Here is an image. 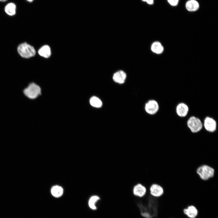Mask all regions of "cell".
<instances>
[{
    "label": "cell",
    "instance_id": "cell-22",
    "mask_svg": "<svg viewBox=\"0 0 218 218\" xmlns=\"http://www.w3.org/2000/svg\"><path fill=\"white\" fill-rule=\"evenodd\" d=\"M7 0H0V2H4L7 1Z\"/></svg>",
    "mask_w": 218,
    "mask_h": 218
},
{
    "label": "cell",
    "instance_id": "cell-14",
    "mask_svg": "<svg viewBox=\"0 0 218 218\" xmlns=\"http://www.w3.org/2000/svg\"><path fill=\"white\" fill-rule=\"evenodd\" d=\"M38 53L41 56L45 58H48L51 55V49L48 45H44L38 50Z\"/></svg>",
    "mask_w": 218,
    "mask_h": 218
},
{
    "label": "cell",
    "instance_id": "cell-12",
    "mask_svg": "<svg viewBox=\"0 0 218 218\" xmlns=\"http://www.w3.org/2000/svg\"><path fill=\"white\" fill-rule=\"evenodd\" d=\"M185 7L188 11L193 12L199 9L200 5L198 2L196 0H188L186 2Z\"/></svg>",
    "mask_w": 218,
    "mask_h": 218
},
{
    "label": "cell",
    "instance_id": "cell-15",
    "mask_svg": "<svg viewBox=\"0 0 218 218\" xmlns=\"http://www.w3.org/2000/svg\"><path fill=\"white\" fill-rule=\"evenodd\" d=\"M101 199L98 196L94 195L91 196L88 201V206L89 208L93 210H96L97 209L96 203Z\"/></svg>",
    "mask_w": 218,
    "mask_h": 218
},
{
    "label": "cell",
    "instance_id": "cell-6",
    "mask_svg": "<svg viewBox=\"0 0 218 218\" xmlns=\"http://www.w3.org/2000/svg\"><path fill=\"white\" fill-rule=\"evenodd\" d=\"M149 191L150 194L155 197H159L164 193V189L160 185L153 183L149 187Z\"/></svg>",
    "mask_w": 218,
    "mask_h": 218
},
{
    "label": "cell",
    "instance_id": "cell-20",
    "mask_svg": "<svg viewBox=\"0 0 218 218\" xmlns=\"http://www.w3.org/2000/svg\"><path fill=\"white\" fill-rule=\"evenodd\" d=\"M168 3L171 6L175 7L178 4L179 0H167Z\"/></svg>",
    "mask_w": 218,
    "mask_h": 218
},
{
    "label": "cell",
    "instance_id": "cell-17",
    "mask_svg": "<svg viewBox=\"0 0 218 218\" xmlns=\"http://www.w3.org/2000/svg\"><path fill=\"white\" fill-rule=\"evenodd\" d=\"M152 51L156 54H160L163 51V48L160 42L156 41L152 45L151 48Z\"/></svg>",
    "mask_w": 218,
    "mask_h": 218
},
{
    "label": "cell",
    "instance_id": "cell-18",
    "mask_svg": "<svg viewBox=\"0 0 218 218\" xmlns=\"http://www.w3.org/2000/svg\"><path fill=\"white\" fill-rule=\"evenodd\" d=\"M5 12L8 15L12 16L15 14L16 6L12 3L8 4L5 7Z\"/></svg>",
    "mask_w": 218,
    "mask_h": 218
},
{
    "label": "cell",
    "instance_id": "cell-23",
    "mask_svg": "<svg viewBox=\"0 0 218 218\" xmlns=\"http://www.w3.org/2000/svg\"><path fill=\"white\" fill-rule=\"evenodd\" d=\"M26 0L29 2H32L33 0Z\"/></svg>",
    "mask_w": 218,
    "mask_h": 218
},
{
    "label": "cell",
    "instance_id": "cell-19",
    "mask_svg": "<svg viewBox=\"0 0 218 218\" xmlns=\"http://www.w3.org/2000/svg\"><path fill=\"white\" fill-rule=\"evenodd\" d=\"M90 103L92 106L97 108L101 107L102 105L101 100L95 96L92 97L90 98Z\"/></svg>",
    "mask_w": 218,
    "mask_h": 218
},
{
    "label": "cell",
    "instance_id": "cell-4",
    "mask_svg": "<svg viewBox=\"0 0 218 218\" xmlns=\"http://www.w3.org/2000/svg\"><path fill=\"white\" fill-rule=\"evenodd\" d=\"M197 173L202 180H206L213 176L214 170L211 167L204 164L197 168Z\"/></svg>",
    "mask_w": 218,
    "mask_h": 218
},
{
    "label": "cell",
    "instance_id": "cell-2",
    "mask_svg": "<svg viewBox=\"0 0 218 218\" xmlns=\"http://www.w3.org/2000/svg\"><path fill=\"white\" fill-rule=\"evenodd\" d=\"M22 92L26 97L30 99H34L38 97L41 93L40 87L35 83H30L22 91Z\"/></svg>",
    "mask_w": 218,
    "mask_h": 218
},
{
    "label": "cell",
    "instance_id": "cell-3",
    "mask_svg": "<svg viewBox=\"0 0 218 218\" xmlns=\"http://www.w3.org/2000/svg\"><path fill=\"white\" fill-rule=\"evenodd\" d=\"M19 54L24 58H29L34 56L36 54L34 48L26 42L20 44L17 48Z\"/></svg>",
    "mask_w": 218,
    "mask_h": 218
},
{
    "label": "cell",
    "instance_id": "cell-8",
    "mask_svg": "<svg viewBox=\"0 0 218 218\" xmlns=\"http://www.w3.org/2000/svg\"><path fill=\"white\" fill-rule=\"evenodd\" d=\"M145 110L148 114L153 115L155 114L159 109L157 102L154 100L149 101L145 104Z\"/></svg>",
    "mask_w": 218,
    "mask_h": 218
},
{
    "label": "cell",
    "instance_id": "cell-7",
    "mask_svg": "<svg viewBox=\"0 0 218 218\" xmlns=\"http://www.w3.org/2000/svg\"><path fill=\"white\" fill-rule=\"evenodd\" d=\"M147 192V189L146 187L140 183L136 185L133 189L134 195L139 198L145 196Z\"/></svg>",
    "mask_w": 218,
    "mask_h": 218
},
{
    "label": "cell",
    "instance_id": "cell-11",
    "mask_svg": "<svg viewBox=\"0 0 218 218\" xmlns=\"http://www.w3.org/2000/svg\"><path fill=\"white\" fill-rule=\"evenodd\" d=\"M184 213L189 218H195L198 214V210L194 206L190 205L183 210Z\"/></svg>",
    "mask_w": 218,
    "mask_h": 218
},
{
    "label": "cell",
    "instance_id": "cell-5",
    "mask_svg": "<svg viewBox=\"0 0 218 218\" xmlns=\"http://www.w3.org/2000/svg\"><path fill=\"white\" fill-rule=\"evenodd\" d=\"M187 125L192 132L197 133L200 131L203 127L202 123L198 118L194 116L190 117L187 122Z\"/></svg>",
    "mask_w": 218,
    "mask_h": 218
},
{
    "label": "cell",
    "instance_id": "cell-10",
    "mask_svg": "<svg viewBox=\"0 0 218 218\" xmlns=\"http://www.w3.org/2000/svg\"><path fill=\"white\" fill-rule=\"evenodd\" d=\"M126 78V73L124 71L120 70L114 73L112 78L115 82L119 84H122L125 82Z\"/></svg>",
    "mask_w": 218,
    "mask_h": 218
},
{
    "label": "cell",
    "instance_id": "cell-9",
    "mask_svg": "<svg viewBox=\"0 0 218 218\" xmlns=\"http://www.w3.org/2000/svg\"><path fill=\"white\" fill-rule=\"evenodd\" d=\"M204 125L206 130L209 132L213 133L216 130V121L210 117H207L205 118Z\"/></svg>",
    "mask_w": 218,
    "mask_h": 218
},
{
    "label": "cell",
    "instance_id": "cell-1",
    "mask_svg": "<svg viewBox=\"0 0 218 218\" xmlns=\"http://www.w3.org/2000/svg\"><path fill=\"white\" fill-rule=\"evenodd\" d=\"M143 200L136 201L135 203L141 216L144 218H154L158 214V203L157 197L151 196L149 192Z\"/></svg>",
    "mask_w": 218,
    "mask_h": 218
},
{
    "label": "cell",
    "instance_id": "cell-13",
    "mask_svg": "<svg viewBox=\"0 0 218 218\" xmlns=\"http://www.w3.org/2000/svg\"><path fill=\"white\" fill-rule=\"evenodd\" d=\"M189 110L188 106L183 103L179 104L176 108L177 115L180 117H184L187 115Z\"/></svg>",
    "mask_w": 218,
    "mask_h": 218
},
{
    "label": "cell",
    "instance_id": "cell-16",
    "mask_svg": "<svg viewBox=\"0 0 218 218\" xmlns=\"http://www.w3.org/2000/svg\"><path fill=\"white\" fill-rule=\"evenodd\" d=\"M51 195L54 197L58 198L62 196L63 193L62 188L59 186L56 185L53 187L51 189Z\"/></svg>",
    "mask_w": 218,
    "mask_h": 218
},
{
    "label": "cell",
    "instance_id": "cell-21",
    "mask_svg": "<svg viewBox=\"0 0 218 218\" xmlns=\"http://www.w3.org/2000/svg\"><path fill=\"white\" fill-rule=\"evenodd\" d=\"M144 2H146L149 5H152L154 3V0H142Z\"/></svg>",
    "mask_w": 218,
    "mask_h": 218
}]
</instances>
